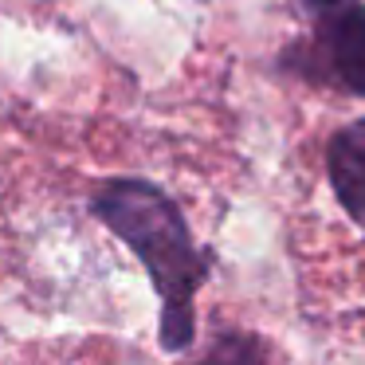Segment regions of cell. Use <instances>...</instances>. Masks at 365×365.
I'll use <instances>...</instances> for the list:
<instances>
[{"label": "cell", "mask_w": 365, "mask_h": 365, "mask_svg": "<svg viewBox=\"0 0 365 365\" xmlns=\"http://www.w3.org/2000/svg\"><path fill=\"white\" fill-rule=\"evenodd\" d=\"M95 216L142 259L161 299V349L185 354L197 338V291L212 271V255L192 244L177 200L138 177H110L91 197Z\"/></svg>", "instance_id": "cell-1"}, {"label": "cell", "mask_w": 365, "mask_h": 365, "mask_svg": "<svg viewBox=\"0 0 365 365\" xmlns=\"http://www.w3.org/2000/svg\"><path fill=\"white\" fill-rule=\"evenodd\" d=\"M287 67L314 83H330L365 98V9L346 0L338 9H322L307 48H294Z\"/></svg>", "instance_id": "cell-2"}, {"label": "cell", "mask_w": 365, "mask_h": 365, "mask_svg": "<svg viewBox=\"0 0 365 365\" xmlns=\"http://www.w3.org/2000/svg\"><path fill=\"white\" fill-rule=\"evenodd\" d=\"M326 169H330V185H334L338 205L349 212V220L357 228H365V122L341 126L330 138Z\"/></svg>", "instance_id": "cell-3"}, {"label": "cell", "mask_w": 365, "mask_h": 365, "mask_svg": "<svg viewBox=\"0 0 365 365\" xmlns=\"http://www.w3.org/2000/svg\"><path fill=\"white\" fill-rule=\"evenodd\" d=\"M192 365H267V349L255 334H240L228 330L208 346V354Z\"/></svg>", "instance_id": "cell-4"}, {"label": "cell", "mask_w": 365, "mask_h": 365, "mask_svg": "<svg viewBox=\"0 0 365 365\" xmlns=\"http://www.w3.org/2000/svg\"><path fill=\"white\" fill-rule=\"evenodd\" d=\"M310 4H318V9H338V4H346V0H310Z\"/></svg>", "instance_id": "cell-5"}]
</instances>
